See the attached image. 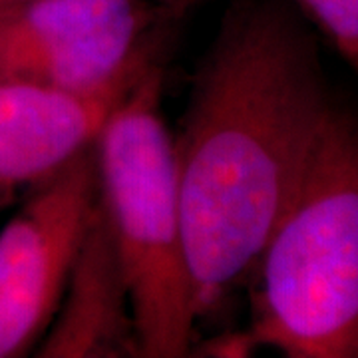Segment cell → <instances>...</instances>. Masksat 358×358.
Returning <instances> with one entry per match:
<instances>
[{
  "label": "cell",
  "instance_id": "1",
  "mask_svg": "<svg viewBox=\"0 0 358 358\" xmlns=\"http://www.w3.org/2000/svg\"><path fill=\"white\" fill-rule=\"evenodd\" d=\"M331 103L317 40L293 4L231 0L173 140L197 320L249 287Z\"/></svg>",
  "mask_w": 358,
  "mask_h": 358
},
{
  "label": "cell",
  "instance_id": "2",
  "mask_svg": "<svg viewBox=\"0 0 358 358\" xmlns=\"http://www.w3.org/2000/svg\"><path fill=\"white\" fill-rule=\"evenodd\" d=\"M251 334L289 358H358V115L331 103L247 287Z\"/></svg>",
  "mask_w": 358,
  "mask_h": 358
},
{
  "label": "cell",
  "instance_id": "8",
  "mask_svg": "<svg viewBox=\"0 0 358 358\" xmlns=\"http://www.w3.org/2000/svg\"><path fill=\"white\" fill-rule=\"evenodd\" d=\"M296 4L358 70V0H296Z\"/></svg>",
  "mask_w": 358,
  "mask_h": 358
},
{
  "label": "cell",
  "instance_id": "6",
  "mask_svg": "<svg viewBox=\"0 0 358 358\" xmlns=\"http://www.w3.org/2000/svg\"><path fill=\"white\" fill-rule=\"evenodd\" d=\"M150 70L88 94L0 82V211L90 148Z\"/></svg>",
  "mask_w": 358,
  "mask_h": 358
},
{
  "label": "cell",
  "instance_id": "7",
  "mask_svg": "<svg viewBox=\"0 0 358 358\" xmlns=\"http://www.w3.org/2000/svg\"><path fill=\"white\" fill-rule=\"evenodd\" d=\"M34 355L40 358H138L129 289L102 201L92 213L62 303Z\"/></svg>",
  "mask_w": 358,
  "mask_h": 358
},
{
  "label": "cell",
  "instance_id": "10",
  "mask_svg": "<svg viewBox=\"0 0 358 358\" xmlns=\"http://www.w3.org/2000/svg\"><path fill=\"white\" fill-rule=\"evenodd\" d=\"M13 2H22V0H0V6H4V4H13ZM157 2L166 4V6H169L171 10H176V13L187 16V14L193 13V10H197L199 6L209 4V2H213V0H157Z\"/></svg>",
  "mask_w": 358,
  "mask_h": 358
},
{
  "label": "cell",
  "instance_id": "9",
  "mask_svg": "<svg viewBox=\"0 0 358 358\" xmlns=\"http://www.w3.org/2000/svg\"><path fill=\"white\" fill-rule=\"evenodd\" d=\"M255 336L251 331H227L213 338H205L199 345L193 343L189 357H215V358H241L251 357L257 348Z\"/></svg>",
  "mask_w": 358,
  "mask_h": 358
},
{
  "label": "cell",
  "instance_id": "4",
  "mask_svg": "<svg viewBox=\"0 0 358 358\" xmlns=\"http://www.w3.org/2000/svg\"><path fill=\"white\" fill-rule=\"evenodd\" d=\"M183 14L157 0L0 6V82L88 94L166 64Z\"/></svg>",
  "mask_w": 358,
  "mask_h": 358
},
{
  "label": "cell",
  "instance_id": "3",
  "mask_svg": "<svg viewBox=\"0 0 358 358\" xmlns=\"http://www.w3.org/2000/svg\"><path fill=\"white\" fill-rule=\"evenodd\" d=\"M154 66L96 138L100 201L114 235L141 357H189L193 282L183 241L173 140L162 115L166 72Z\"/></svg>",
  "mask_w": 358,
  "mask_h": 358
},
{
  "label": "cell",
  "instance_id": "5",
  "mask_svg": "<svg viewBox=\"0 0 358 358\" xmlns=\"http://www.w3.org/2000/svg\"><path fill=\"white\" fill-rule=\"evenodd\" d=\"M94 143L26 193L0 231V358L34 350L62 303L100 199Z\"/></svg>",
  "mask_w": 358,
  "mask_h": 358
}]
</instances>
